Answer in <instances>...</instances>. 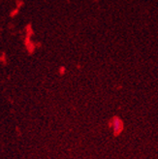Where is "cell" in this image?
<instances>
[{"instance_id":"cell-1","label":"cell","mask_w":158,"mask_h":159,"mask_svg":"<svg viewBox=\"0 0 158 159\" xmlns=\"http://www.w3.org/2000/svg\"><path fill=\"white\" fill-rule=\"evenodd\" d=\"M111 127L113 128L114 133L117 135L123 130V122L120 117H114L111 121Z\"/></svg>"}]
</instances>
